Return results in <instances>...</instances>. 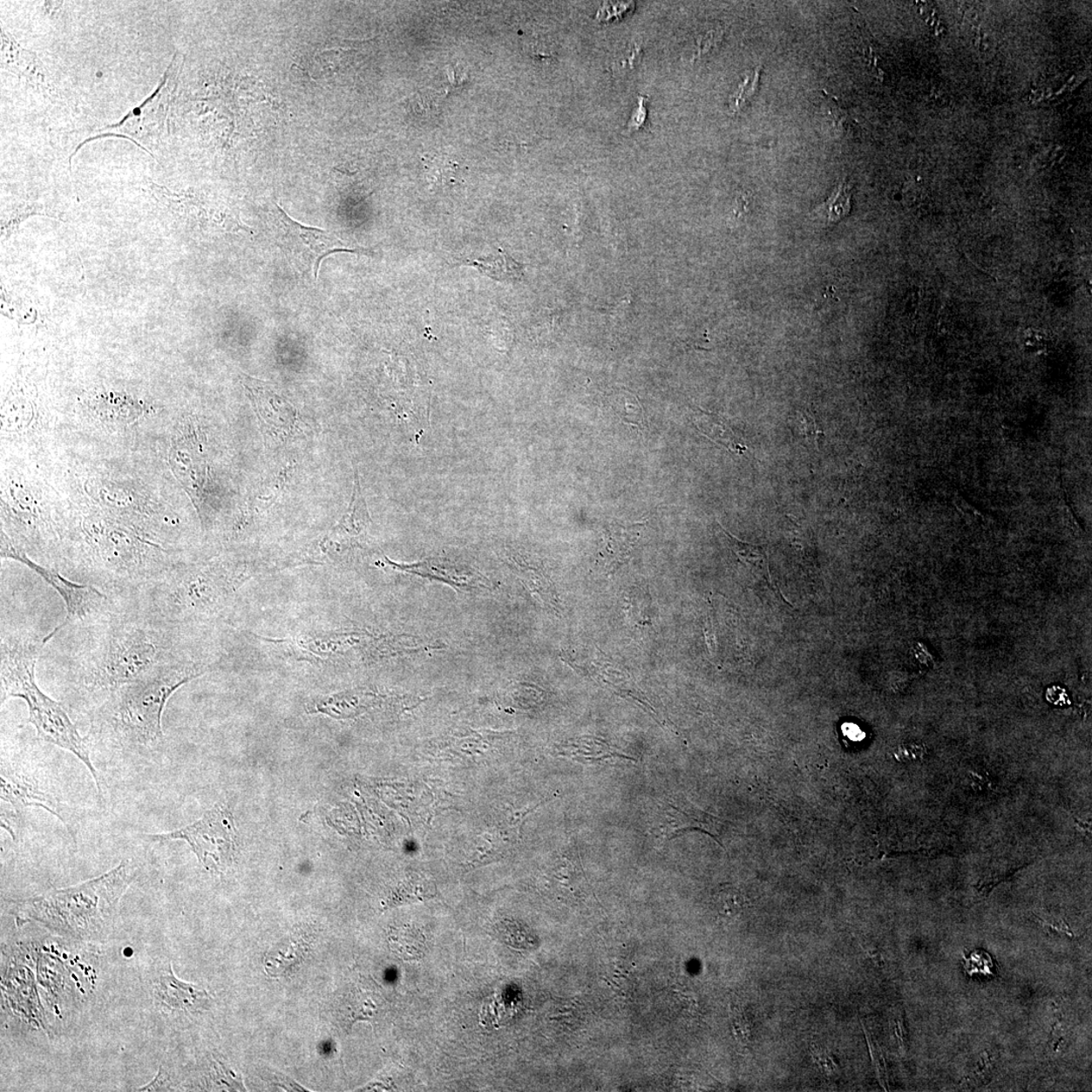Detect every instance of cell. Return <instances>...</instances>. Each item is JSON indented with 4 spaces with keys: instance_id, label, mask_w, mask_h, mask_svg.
<instances>
[{
    "instance_id": "8",
    "label": "cell",
    "mask_w": 1092,
    "mask_h": 1092,
    "mask_svg": "<svg viewBox=\"0 0 1092 1092\" xmlns=\"http://www.w3.org/2000/svg\"><path fill=\"white\" fill-rule=\"evenodd\" d=\"M149 841H185L207 870L223 873L232 866L236 853L234 817L228 807L218 804L186 828L148 835Z\"/></svg>"
},
{
    "instance_id": "36",
    "label": "cell",
    "mask_w": 1092,
    "mask_h": 1092,
    "mask_svg": "<svg viewBox=\"0 0 1092 1092\" xmlns=\"http://www.w3.org/2000/svg\"><path fill=\"white\" fill-rule=\"evenodd\" d=\"M732 1030L737 1041L743 1045H747L753 1036V1026L746 1013L743 1011H736L734 1019H732Z\"/></svg>"
},
{
    "instance_id": "4",
    "label": "cell",
    "mask_w": 1092,
    "mask_h": 1092,
    "mask_svg": "<svg viewBox=\"0 0 1092 1092\" xmlns=\"http://www.w3.org/2000/svg\"><path fill=\"white\" fill-rule=\"evenodd\" d=\"M208 670L203 662L186 659L105 694L96 721L99 734L125 749H158L168 700Z\"/></svg>"
},
{
    "instance_id": "19",
    "label": "cell",
    "mask_w": 1092,
    "mask_h": 1092,
    "mask_svg": "<svg viewBox=\"0 0 1092 1092\" xmlns=\"http://www.w3.org/2000/svg\"><path fill=\"white\" fill-rule=\"evenodd\" d=\"M698 431L713 443L722 445L731 452L743 454L748 451L741 438L732 431L729 423L717 414L700 411L695 420Z\"/></svg>"
},
{
    "instance_id": "35",
    "label": "cell",
    "mask_w": 1092,
    "mask_h": 1092,
    "mask_svg": "<svg viewBox=\"0 0 1092 1092\" xmlns=\"http://www.w3.org/2000/svg\"><path fill=\"white\" fill-rule=\"evenodd\" d=\"M722 31L721 30H710L705 34L699 35L695 45H694L693 59L700 58L709 53L719 42H721Z\"/></svg>"
},
{
    "instance_id": "16",
    "label": "cell",
    "mask_w": 1092,
    "mask_h": 1092,
    "mask_svg": "<svg viewBox=\"0 0 1092 1092\" xmlns=\"http://www.w3.org/2000/svg\"><path fill=\"white\" fill-rule=\"evenodd\" d=\"M246 389L249 391L265 426L285 431L293 424L295 412L292 406L270 384L248 377Z\"/></svg>"
},
{
    "instance_id": "21",
    "label": "cell",
    "mask_w": 1092,
    "mask_h": 1092,
    "mask_svg": "<svg viewBox=\"0 0 1092 1092\" xmlns=\"http://www.w3.org/2000/svg\"><path fill=\"white\" fill-rule=\"evenodd\" d=\"M470 265L481 271L482 274L495 281H516L523 277L524 267L508 255L502 249L493 257L484 258L482 261L470 262Z\"/></svg>"
},
{
    "instance_id": "31",
    "label": "cell",
    "mask_w": 1092,
    "mask_h": 1092,
    "mask_svg": "<svg viewBox=\"0 0 1092 1092\" xmlns=\"http://www.w3.org/2000/svg\"><path fill=\"white\" fill-rule=\"evenodd\" d=\"M757 80H759V72L749 75V77L744 78L740 86H738L734 96L730 98L729 106L732 112H736L740 111L741 107L746 104L748 98L750 96H753L757 85Z\"/></svg>"
},
{
    "instance_id": "10",
    "label": "cell",
    "mask_w": 1092,
    "mask_h": 1092,
    "mask_svg": "<svg viewBox=\"0 0 1092 1092\" xmlns=\"http://www.w3.org/2000/svg\"><path fill=\"white\" fill-rule=\"evenodd\" d=\"M0 797L3 803L14 808L18 817L30 807H40L56 817L65 825L68 832L75 838V831L69 816V807L35 776L23 771L12 763L2 761L0 772Z\"/></svg>"
},
{
    "instance_id": "15",
    "label": "cell",
    "mask_w": 1092,
    "mask_h": 1092,
    "mask_svg": "<svg viewBox=\"0 0 1092 1092\" xmlns=\"http://www.w3.org/2000/svg\"><path fill=\"white\" fill-rule=\"evenodd\" d=\"M370 522L368 508H366L361 485L356 477L355 493H353L349 509L336 526L327 534L323 540L324 551L329 553L331 549H336L337 552L343 547L355 545L368 530Z\"/></svg>"
},
{
    "instance_id": "3",
    "label": "cell",
    "mask_w": 1092,
    "mask_h": 1092,
    "mask_svg": "<svg viewBox=\"0 0 1092 1092\" xmlns=\"http://www.w3.org/2000/svg\"><path fill=\"white\" fill-rule=\"evenodd\" d=\"M136 877L134 864L123 860L109 872L80 885L6 902L17 926L35 921L67 938L102 939L115 926L119 900Z\"/></svg>"
},
{
    "instance_id": "23",
    "label": "cell",
    "mask_w": 1092,
    "mask_h": 1092,
    "mask_svg": "<svg viewBox=\"0 0 1092 1092\" xmlns=\"http://www.w3.org/2000/svg\"><path fill=\"white\" fill-rule=\"evenodd\" d=\"M851 186L844 180L832 193L824 204L819 206L816 213L828 224L837 223L848 216L851 211Z\"/></svg>"
},
{
    "instance_id": "39",
    "label": "cell",
    "mask_w": 1092,
    "mask_h": 1092,
    "mask_svg": "<svg viewBox=\"0 0 1092 1092\" xmlns=\"http://www.w3.org/2000/svg\"><path fill=\"white\" fill-rule=\"evenodd\" d=\"M801 424H803L804 437L810 441H817L818 437V431L816 421L810 415L804 413L801 415Z\"/></svg>"
},
{
    "instance_id": "33",
    "label": "cell",
    "mask_w": 1092,
    "mask_h": 1092,
    "mask_svg": "<svg viewBox=\"0 0 1092 1092\" xmlns=\"http://www.w3.org/2000/svg\"><path fill=\"white\" fill-rule=\"evenodd\" d=\"M173 66H174V58L173 59L172 63H170L166 73H164L160 81V85L157 86L154 92L151 94V96L148 98L145 99L144 102L140 105L135 107L134 110L131 111L127 116H125L123 119H121V122L115 124V125H106V127L100 129L99 131H103L106 129H117V128L122 127V125L125 122L129 121L131 118H134L135 116H138L139 113L141 112V111L144 109L145 106H147L150 103L153 102L154 98L158 96V94L160 93L164 85H166V82L169 79L170 74H172L174 71L173 68Z\"/></svg>"
},
{
    "instance_id": "22",
    "label": "cell",
    "mask_w": 1092,
    "mask_h": 1092,
    "mask_svg": "<svg viewBox=\"0 0 1092 1092\" xmlns=\"http://www.w3.org/2000/svg\"><path fill=\"white\" fill-rule=\"evenodd\" d=\"M722 529L725 538L731 551L736 555V558L742 563L753 566L756 572L761 574V577L766 580L769 585H772V580L770 578L769 564L766 549L763 546H754L743 542L735 538L734 535Z\"/></svg>"
},
{
    "instance_id": "38",
    "label": "cell",
    "mask_w": 1092,
    "mask_h": 1092,
    "mask_svg": "<svg viewBox=\"0 0 1092 1092\" xmlns=\"http://www.w3.org/2000/svg\"><path fill=\"white\" fill-rule=\"evenodd\" d=\"M1022 345L1028 352L1041 353L1047 350L1048 339L1043 333L1030 328L1025 330L1022 336Z\"/></svg>"
},
{
    "instance_id": "41",
    "label": "cell",
    "mask_w": 1092,
    "mask_h": 1092,
    "mask_svg": "<svg viewBox=\"0 0 1092 1092\" xmlns=\"http://www.w3.org/2000/svg\"><path fill=\"white\" fill-rule=\"evenodd\" d=\"M416 102L417 105H418V113H420V115H424V113L425 115L426 113L431 115V113L435 112L437 109V105H433L434 99L431 96H425V94L423 93L418 94V98H417Z\"/></svg>"
},
{
    "instance_id": "27",
    "label": "cell",
    "mask_w": 1092,
    "mask_h": 1092,
    "mask_svg": "<svg viewBox=\"0 0 1092 1092\" xmlns=\"http://www.w3.org/2000/svg\"><path fill=\"white\" fill-rule=\"evenodd\" d=\"M744 906H746V899L736 890H724L717 895V911L724 919L736 918L743 912Z\"/></svg>"
},
{
    "instance_id": "30",
    "label": "cell",
    "mask_w": 1092,
    "mask_h": 1092,
    "mask_svg": "<svg viewBox=\"0 0 1092 1092\" xmlns=\"http://www.w3.org/2000/svg\"><path fill=\"white\" fill-rule=\"evenodd\" d=\"M813 1063L817 1066L820 1072L826 1077L836 1076L838 1072V1065L833 1054L824 1046H813L812 1050Z\"/></svg>"
},
{
    "instance_id": "37",
    "label": "cell",
    "mask_w": 1092,
    "mask_h": 1092,
    "mask_svg": "<svg viewBox=\"0 0 1092 1092\" xmlns=\"http://www.w3.org/2000/svg\"><path fill=\"white\" fill-rule=\"evenodd\" d=\"M646 102V97L640 96L639 98H637V106L633 112V115L630 116L629 121L627 125V130L629 134H633V132L641 131L642 128L646 127L648 121V109Z\"/></svg>"
},
{
    "instance_id": "25",
    "label": "cell",
    "mask_w": 1092,
    "mask_h": 1092,
    "mask_svg": "<svg viewBox=\"0 0 1092 1092\" xmlns=\"http://www.w3.org/2000/svg\"><path fill=\"white\" fill-rule=\"evenodd\" d=\"M425 167L427 173L443 186L451 185L456 180L459 170L458 164L451 157L446 155L431 157Z\"/></svg>"
},
{
    "instance_id": "1",
    "label": "cell",
    "mask_w": 1092,
    "mask_h": 1092,
    "mask_svg": "<svg viewBox=\"0 0 1092 1092\" xmlns=\"http://www.w3.org/2000/svg\"><path fill=\"white\" fill-rule=\"evenodd\" d=\"M75 668L79 689L102 697L173 662L186 660L175 648L178 627L123 601L107 620L90 629Z\"/></svg>"
},
{
    "instance_id": "43",
    "label": "cell",
    "mask_w": 1092,
    "mask_h": 1092,
    "mask_svg": "<svg viewBox=\"0 0 1092 1092\" xmlns=\"http://www.w3.org/2000/svg\"><path fill=\"white\" fill-rule=\"evenodd\" d=\"M112 136H117V137H119V138L128 139V140H130L131 142H134V143L137 145V146H138L139 148H141V149H143L144 151H146V153H147L148 154H150L151 156H153V153H150V151H148L146 148H144V147L142 146V145H141V144H139L138 142H136V141L134 140V139H132V138H131V137H129V136H125V135H119V134H103V135H98V136H96V137H91V138H88V139H87V140H85V142H82V143L79 145V146L77 148V150H75V151H74V153H72V154H71V157H69V166H71L72 157H73L75 154H77V153H78V150H79L82 146H84V145H85L86 143L91 142V141H92V140H97V139H99V138H104V137H112Z\"/></svg>"
},
{
    "instance_id": "26",
    "label": "cell",
    "mask_w": 1092,
    "mask_h": 1092,
    "mask_svg": "<svg viewBox=\"0 0 1092 1092\" xmlns=\"http://www.w3.org/2000/svg\"><path fill=\"white\" fill-rule=\"evenodd\" d=\"M36 214L50 216L45 207L39 204H21L12 208L10 214H5V219L2 222L3 235L5 234L6 237L10 236L24 220L31 216H36Z\"/></svg>"
},
{
    "instance_id": "14",
    "label": "cell",
    "mask_w": 1092,
    "mask_h": 1092,
    "mask_svg": "<svg viewBox=\"0 0 1092 1092\" xmlns=\"http://www.w3.org/2000/svg\"><path fill=\"white\" fill-rule=\"evenodd\" d=\"M2 60L5 68L18 75L39 91H52L46 67L37 54L24 49L10 34L2 30Z\"/></svg>"
},
{
    "instance_id": "42",
    "label": "cell",
    "mask_w": 1092,
    "mask_h": 1092,
    "mask_svg": "<svg viewBox=\"0 0 1092 1092\" xmlns=\"http://www.w3.org/2000/svg\"><path fill=\"white\" fill-rule=\"evenodd\" d=\"M831 116L833 119V124H835V127H837L839 131L845 132V131L850 128L847 124V117H845L844 112L839 109L837 105H832L831 107Z\"/></svg>"
},
{
    "instance_id": "28",
    "label": "cell",
    "mask_w": 1092,
    "mask_h": 1092,
    "mask_svg": "<svg viewBox=\"0 0 1092 1092\" xmlns=\"http://www.w3.org/2000/svg\"><path fill=\"white\" fill-rule=\"evenodd\" d=\"M643 56V49L639 43L631 44L623 50V51L616 57L612 64L614 71L617 73H625L634 71L639 66Z\"/></svg>"
},
{
    "instance_id": "12",
    "label": "cell",
    "mask_w": 1092,
    "mask_h": 1092,
    "mask_svg": "<svg viewBox=\"0 0 1092 1092\" xmlns=\"http://www.w3.org/2000/svg\"><path fill=\"white\" fill-rule=\"evenodd\" d=\"M153 990L158 1007L170 1012H199L206 1008L211 1000L207 990L180 980L170 964L154 978Z\"/></svg>"
},
{
    "instance_id": "11",
    "label": "cell",
    "mask_w": 1092,
    "mask_h": 1092,
    "mask_svg": "<svg viewBox=\"0 0 1092 1092\" xmlns=\"http://www.w3.org/2000/svg\"><path fill=\"white\" fill-rule=\"evenodd\" d=\"M659 826L664 842L670 841L683 831H702L722 844L719 839L717 818L683 798H668L660 804Z\"/></svg>"
},
{
    "instance_id": "18",
    "label": "cell",
    "mask_w": 1092,
    "mask_h": 1092,
    "mask_svg": "<svg viewBox=\"0 0 1092 1092\" xmlns=\"http://www.w3.org/2000/svg\"><path fill=\"white\" fill-rule=\"evenodd\" d=\"M560 755L584 763H599L615 759L634 760L610 746L607 743L592 737L578 738L564 744Z\"/></svg>"
},
{
    "instance_id": "29",
    "label": "cell",
    "mask_w": 1092,
    "mask_h": 1092,
    "mask_svg": "<svg viewBox=\"0 0 1092 1092\" xmlns=\"http://www.w3.org/2000/svg\"><path fill=\"white\" fill-rule=\"evenodd\" d=\"M499 933H501L504 940H506L508 945L515 946V948L528 949L532 948L534 945V938L532 933L517 925L509 923L506 926H503L499 929Z\"/></svg>"
},
{
    "instance_id": "24",
    "label": "cell",
    "mask_w": 1092,
    "mask_h": 1092,
    "mask_svg": "<svg viewBox=\"0 0 1092 1092\" xmlns=\"http://www.w3.org/2000/svg\"><path fill=\"white\" fill-rule=\"evenodd\" d=\"M608 400L610 406L624 423L637 429H643L645 418H643L642 407L635 396L627 390H620L612 394Z\"/></svg>"
},
{
    "instance_id": "6",
    "label": "cell",
    "mask_w": 1092,
    "mask_h": 1092,
    "mask_svg": "<svg viewBox=\"0 0 1092 1092\" xmlns=\"http://www.w3.org/2000/svg\"><path fill=\"white\" fill-rule=\"evenodd\" d=\"M236 580L222 564L176 567L128 601L172 627L213 620L228 605Z\"/></svg>"
},
{
    "instance_id": "32",
    "label": "cell",
    "mask_w": 1092,
    "mask_h": 1092,
    "mask_svg": "<svg viewBox=\"0 0 1092 1092\" xmlns=\"http://www.w3.org/2000/svg\"><path fill=\"white\" fill-rule=\"evenodd\" d=\"M634 9V3H606L599 9L596 18L599 22H614L629 14Z\"/></svg>"
},
{
    "instance_id": "5",
    "label": "cell",
    "mask_w": 1092,
    "mask_h": 1092,
    "mask_svg": "<svg viewBox=\"0 0 1092 1092\" xmlns=\"http://www.w3.org/2000/svg\"><path fill=\"white\" fill-rule=\"evenodd\" d=\"M2 702L24 700L28 706V722L35 728L39 740L67 750L84 763L96 782L98 797L104 798L103 779L94 767L85 737L64 707L46 695L37 686L36 666L43 640L21 633L2 637Z\"/></svg>"
},
{
    "instance_id": "9",
    "label": "cell",
    "mask_w": 1092,
    "mask_h": 1092,
    "mask_svg": "<svg viewBox=\"0 0 1092 1092\" xmlns=\"http://www.w3.org/2000/svg\"><path fill=\"white\" fill-rule=\"evenodd\" d=\"M275 226L276 241L290 264L314 279H317L324 258L337 252H353L330 232L296 222L280 206H276Z\"/></svg>"
},
{
    "instance_id": "40",
    "label": "cell",
    "mask_w": 1092,
    "mask_h": 1092,
    "mask_svg": "<svg viewBox=\"0 0 1092 1092\" xmlns=\"http://www.w3.org/2000/svg\"><path fill=\"white\" fill-rule=\"evenodd\" d=\"M867 1039L870 1046L871 1055H872L873 1062L876 1065L877 1071H878V1076L882 1082V1079H885L886 1076L885 1059L882 1057L879 1047L874 1048L872 1041H871L869 1037H867Z\"/></svg>"
},
{
    "instance_id": "13",
    "label": "cell",
    "mask_w": 1092,
    "mask_h": 1092,
    "mask_svg": "<svg viewBox=\"0 0 1092 1092\" xmlns=\"http://www.w3.org/2000/svg\"><path fill=\"white\" fill-rule=\"evenodd\" d=\"M647 521L634 523L614 522L606 526L602 533V546L598 552V565L607 574L618 569L631 558L639 544Z\"/></svg>"
},
{
    "instance_id": "17",
    "label": "cell",
    "mask_w": 1092,
    "mask_h": 1092,
    "mask_svg": "<svg viewBox=\"0 0 1092 1092\" xmlns=\"http://www.w3.org/2000/svg\"><path fill=\"white\" fill-rule=\"evenodd\" d=\"M390 564L402 571L440 580V582L450 585L457 590L471 591L492 588L489 580L482 577L481 574L471 570H459L456 566L445 563L440 564L437 560H429L424 561V563L410 566L397 565L391 563V561H390Z\"/></svg>"
},
{
    "instance_id": "34",
    "label": "cell",
    "mask_w": 1092,
    "mask_h": 1092,
    "mask_svg": "<svg viewBox=\"0 0 1092 1092\" xmlns=\"http://www.w3.org/2000/svg\"><path fill=\"white\" fill-rule=\"evenodd\" d=\"M524 49L536 62H548L555 59V52L551 43L545 40H530L524 44Z\"/></svg>"
},
{
    "instance_id": "20",
    "label": "cell",
    "mask_w": 1092,
    "mask_h": 1092,
    "mask_svg": "<svg viewBox=\"0 0 1092 1092\" xmlns=\"http://www.w3.org/2000/svg\"><path fill=\"white\" fill-rule=\"evenodd\" d=\"M519 578L536 601H539L545 608L559 614L560 605L557 591L552 580L544 573L523 567L519 572Z\"/></svg>"
},
{
    "instance_id": "2",
    "label": "cell",
    "mask_w": 1092,
    "mask_h": 1092,
    "mask_svg": "<svg viewBox=\"0 0 1092 1092\" xmlns=\"http://www.w3.org/2000/svg\"><path fill=\"white\" fill-rule=\"evenodd\" d=\"M132 524L91 516L62 530L69 571L118 601L134 597L174 566Z\"/></svg>"
},
{
    "instance_id": "7",
    "label": "cell",
    "mask_w": 1092,
    "mask_h": 1092,
    "mask_svg": "<svg viewBox=\"0 0 1092 1092\" xmlns=\"http://www.w3.org/2000/svg\"><path fill=\"white\" fill-rule=\"evenodd\" d=\"M2 558L15 560L26 565L51 586L64 601L65 620L44 637V647L67 627L90 629L96 627L115 614L122 603L97 588L96 586L73 582L54 569L37 564L36 561L29 559L26 553L12 545L4 533L2 536Z\"/></svg>"
},
{
    "instance_id": "44",
    "label": "cell",
    "mask_w": 1092,
    "mask_h": 1092,
    "mask_svg": "<svg viewBox=\"0 0 1092 1092\" xmlns=\"http://www.w3.org/2000/svg\"><path fill=\"white\" fill-rule=\"evenodd\" d=\"M845 730H847L848 736L851 738H853V740H856V741L860 740V738L858 737L861 736V729H858V728L856 727V725L851 724L850 725V729H847Z\"/></svg>"
}]
</instances>
